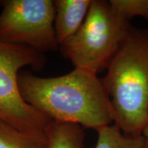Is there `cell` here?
<instances>
[{"mask_svg":"<svg viewBox=\"0 0 148 148\" xmlns=\"http://www.w3.org/2000/svg\"><path fill=\"white\" fill-rule=\"evenodd\" d=\"M46 62L43 53L0 40V120L24 132H45L53 120L25 102L20 93L18 78L24 66L38 71Z\"/></svg>","mask_w":148,"mask_h":148,"instance_id":"4","label":"cell"},{"mask_svg":"<svg viewBox=\"0 0 148 148\" xmlns=\"http://www.w3.org/2000/svg\"><path fill=\"white\" fill-rule=\"evenodd\" d=\"M92 0H55L54 28L59 45L77 32Z\"/></svg>","mask_w":148,"mask_h":148,"instance_id":"6","label":"cell"},{"mask_svg":"<svg viewBox=\"0 0 148 148\" xmlns=\"http://www.w3.org/2000/svg\"><path fill=\"white\" fill-rule=\"evenodd\" d=\"M108 2L112 10L125 20L134 16L148 20V0H110Z\"/></svg>","mask_w":148,"mask_h":148,"instance_id":"10","label":"cell"},{"mask_svg":"<svg viewBox=\"0 0 148 148\" xmlns=\"http://www.w3.org/2000/svg\"><path fill=\"white\" fill-rule=\"evenodd\" d=\"M102 81L114 125L124 134L143 135L148 121V29L132 27Z\"/></svg>","mask_w":148,"mask_h":148,"instance_id":"2","label":"cell"},{"mask_svg":"<svg viewBox=\"0 0 148 148\" xmlns=\"http://www.w3.org/2000/svg\"><path fill=\"white\" fill-rule=\"evenodd\" d=\"M131 28L108 1L92 0L80 28L60 45L61 51L75 68L97 75L107 69Z\"/></svg>","mask_w":148,"mask_h":148,"instance_id":"3","label":"cell"},{"mask_svg":"<svg viewBox=\"0 0 148 148\" xmlns=\"http://www.w3.org/2000/svg\"><path fill=\"white\" fill-rule=\"evenodd\" d=\"M18 82L25 102L53 121L96 131L113 121L110 97L97 74L75 68L65 75L45 78L22 71Z\"/></svg>","mask_w":148,"mask_h":148,"instance_id":"1","label":"cell"},{"mask_svg":"<svg viewBox=\"0 0 148 148\" xmlns=\"http://www.w3.org/2000/svg\"><path fill=\"white\" fill-rule=\"evenodd\" d=\"M0 148H47L45 132H24L0 120Z\"/></svg>","mask_w":148,"mask_h":148,"instance_id":"8","label":"cell"},{"mask_svg":"<svg viewBox=\"0 0 148 148\" xmlns=\"http://www.w3.org/2000/svg\"><path fill=\"white\" fill-rule=\"evenodd\" d=\"M97 132V142L92 148H143V135L124 134L115 125L102 127Z\"/></svg>","mask_w":148,"mask_h":148,"instance_id":"9","label":"cell"},{"mask_svg":"<svg viewBox=\"0 0 148 148\" xmlns=\"http://www.w3.org/2000/svg\"><path fill=\"white\" fill-rule=\"evenodd\" d=\"M45 134L47 148H84L85 134L77 123L52 121Z\"/></svg>","mask_w":148,"mask_h":148,"instance_id":"7","label":"cell"},{"mask_svg":"<svg viewBox=\"0 0 148 148\" xmlns=\"http://www.w3.org/2000/svg\"><path fill=\"white\" fill-rule=\"evenodd\" d=\"M143 148H148V138H145V143H144Z\"/></svg>","mask_w":148,"mask_h":148,"instance_id":"12","label":"cell"},{"mask_svg":"<svg viewBox=\"0 0 148 148\" xmlns=\"http://www.w3.org/2000/svg\"><path fill=\"white\" fill-rule=\"evenodd\" d=\"M143 135L145 136V138H148V121H147V125H146L145 129H144V130H143Z\"/></svg>","mask_w":148,"mask_h":148,"instance_id":"11","label":"cell"},{"mask_svg":"<svg viewBox=\"0 0 148 148\" xmlns=\"http://www.w3.org/2000/svg\"><path fill=\"white\" fill-rule=\"evenodd\" d=\"M0 40L29 47L41 53L60 47L53 22L56 10L52 0L0 1Z\"/></svg>","mask_w":148,"mask_h":148,"instance_id":"5","label":"cell"}]
</instances>
